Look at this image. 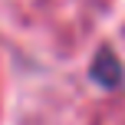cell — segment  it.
Listing matches in <instances>:
<instances>
[{"label":"cell","instance_id":"cell-1","mask_svg":"<svg viewBox=\"0 0 125 125\" xmlns=\"http://www.w3.org/2000/svg\"><path fill=\"white\" fill-rule=\"evenodd\" d=\"M89 79H92L95 86H102V89H119L125 82V69H122L119 56H115L109 46H102V50L95 53L92 66H89Z\"/></svg>","mask_w":125,"mask_h":125}]
</instances>
